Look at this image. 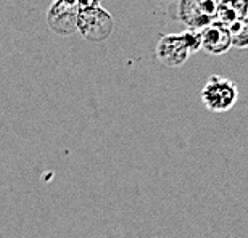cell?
<instances>
[{
  "label": "cell",
  "mask_w": 248,
  "mask_h": 238,
  "mask_svg": "<svg viewBox=\"0 0 248 238\" xmlns=\"http://www.w3.org/2000/svg\"><path fill=\"white\" fill-rule=\"evenodd\" d=\"M182 36H184L186 42H187L190 55L197 53L198 50H202V36H200V31H198V29H187V31L182 32Z\"/></svg>",
  "instance_id": "9c48e42d"
},
{
  "label": "cell",
  "mask_w": 248,
  "mask_h": 238,
  "mask_svg": "<svg viewBox=\"0 0 248 238\" xmlns=\"http://www.w3.org/2000/svg\"><path fill=\"white\" fill-rule=\"evenodd\" d=\"M188 57L190 52L182 32L163 36L156 44V58L163 66L179 68L187 61Z\"/></svg>",
  "instance_id": "277c9868"
},
{
  "label": "cell",
  "mask_w": 248,
  "mask_h": 238,
  "mask_svg": "<svg viewBox=\"0 0 248 238\" xmlns=\"http://www.w3.org/2000/svg\"><path fill=\"white\" fill-rule=\"evenodd\" d=\"M244 16H248V0H216V21L231 24Z\"/></svg>",
  "instance_id": "52a82bcc"
},
{
  "label": "cell",
  "mask_w": 248,
  "mask_h": 238,
  "mask_svg": "<svg viewBox=\"0 0 248 238\" xmlns=\"http://www.w3.org/2000/svg\"><path fill=\"white\" fill-rule=\"evenodd\" d=\"M53 2H58V3H63V5H76L78 0H53Z\"/></svg>",
  "instance_id": "8fae6325"
},
{
  "label": "cell",
  "mask_w": 248,
  "mask_h": 238,
  "mask_svg": "<svg viewBox=\"0 0 248 238\" xmlns=\"http://www.w3.org/2000/svg\"><path fill=\"white\" fill-rule=\"evenodd\" d=\"M78 13L76 5H63L53 2L47 12V24L58 36H73L78 32Z\"/></svg>",
  "instance_id": "5b68a950"
},
{
  "label": "cell",
  "mask_w": 248,
  "mask_h": 238,
  "mask_svg": "<svg viewBox=\"0 0 248 238\" xmlns=\"http://www.w3.org/2000/svg\"><path fill=\"white\" fill-rule=\"evenodd\" d=\"M100 5V0H78L76 7L79 10H86V8H93Z\"/></svg>",
  "instance_id": "30bf717a"
},
{
  "label": "cell",
  "mask_w": 248,
  "mask_h": 238,
  "mask_svg": "<svg viewBox=\"0 0 248 238\" xmlns=\"http://www.w3.org/2000/svg\"><path fill=\"white\" fill-rule=\"evenodd\" d=\"M115 23L113 16L100 5L93 8L79 10L78 32L91 42H103L111 36Z\"/></svg>",
  "instance_id": "7a4b0ae2"
},
{
  "label": "cell",
  "mask_w": 248,
  "mask_h": 238,
  "mask_svg": "<svg viewBox=\"0 0 248 238\" xmlns=\"http://www.w3.org/2000/svg\"><path fill=\"white\" fill-rule=\"evenodd\" d=\"M239 100V87L222 76H211L202 89V102L211 113H227Z\"/></svg>",
  "instance_id": "6da1fadb"
},
{
  "label": "cell",
  "mask_w": 248,
  "mask_h": 238,
  "mask_svg": "<svg viewBox=\"0 0 248 238\" xmlns=\"http://www.w3.org/2000/svg\"><path fill=\"white\" fill-rule=\"evenodd\" d=\"M227 28H229L232 47L240 48V50L248 48V16L235 19L231 24H227Z\"/></svg>",
  "instance_id": "ba28073f"
},
{
  "label": "cell",
  "mask_w": 248,
  "mask_h": 238,
  "mask_svg": "<svg viewBox=\"0 0 248 238\" xmlns=\"http://www.w3.org/2000/svg\"><path fill=\"white\" fill-rule=\"evenodd\" d=\"M177 16L188 29H203L215 21L216 0H181Z\"/></svg>",
  "instance_id": "3957f363"
},
{
  "label": "cell",
  "mask_w": 248,
  "mask_h": 238,
  "mask_svg": "<svg viewBox=\"0 0 248 238\" xmlns=\"http://www.w3.org/2000/svg\"><path fill=\"white\" fill-rule=\"evenodd\" d=\"M200 36L202 48L210 55H222L229 48H232L229 28H227V24L216 21V19L200 29Z\"/></svg>",
  "instance_id": "8992f818"
}]
</instances>
